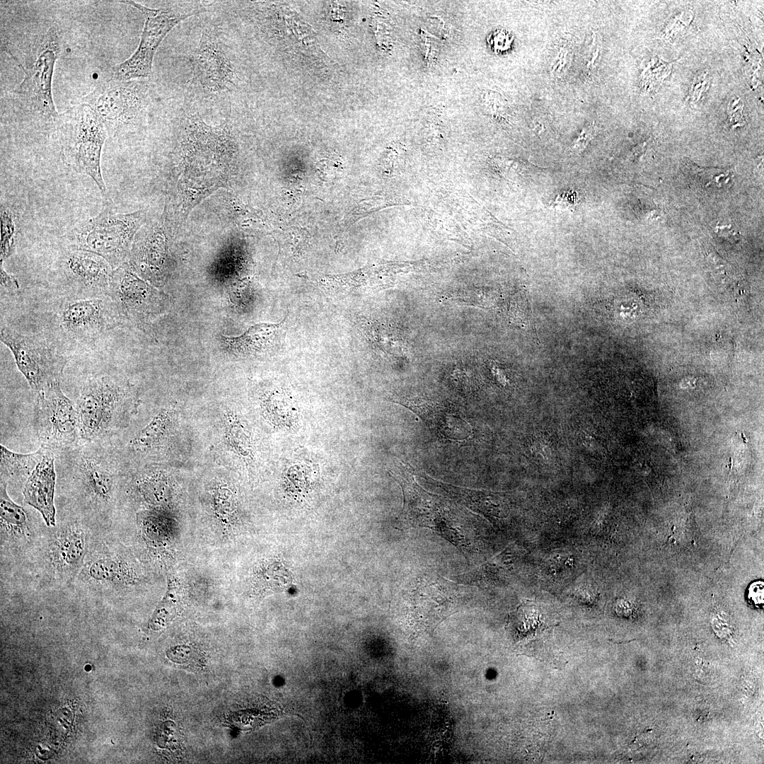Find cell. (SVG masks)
Wrapping results in <instances>:
<instances>
[{
    "label": "cell",
    "instance_id": "4316f807",
    "mask_svg": "<svg viewBox=\"0 0 764 764\" xmlns=\"http://www.w3.org/2000/svg\"><path fill=\"white\" fill-rule=\"evenodd\" d=\"M16 229L14 215L7 207L1 208V259L11 256L16 248Z\"/></svg>",
    "mask_w": 764,
    "mask_h": 764
},
{
    "label": "cell",
    "instance_id": "2e32d148",
    "mask_svg": "<svg viewBox=\"0 0 764 764\" xmlns=\"http://www.w3.org/2000/svg\"><path fill=\"white\" fill-rule=\"evenodd\" d=\"M391 400L414 412L439 437L458 441L471 435L470 425L459 414L431 400L418 397H394Z\"/></svg>",
    "mask_w": 764,
    "mask_h": 764
},
{
    "label": "cell",
    "instance_id": "f1b7e54d",
    "mask_svg": "<svg viewBox=\"0 0 764 764\" xmlns=\"http://www.w3.org/2000/svg\"><path fill=\"white\" fill-rule=\"evenodd\" d=\"M573 55V49L567 42L560 43L556 48L550 63V75L555 79L562 78L569 69Z\"/></svg>",
    "mask_w": 764,
    "mask_h": 764
},
{
    "label": "cell",
    "instance_id": "5bb4252c",
    "mask_svg": "<svg viewBox=\"0 0 764 764\" xmlns=\"http://www.w3.org/2000/svg\"><path fill=\"white\" fill-rule=\"evenodd\" d=\"M108 295L121 316L127 315L139 320L152 313L158 302L156 290L139 279L127 265L113 270Z\"/></svg>",
    "mask_w": 764,
    "mask_h": 764
},
{
    "label": "cell",
    "instance_id": "30bf717a",
    "mask_svg": "<svg viewBox=\"0 0 764 764\" xmlns=\"http://www.w3.org/2000/svg\"><path fill=\"white\" fill-rule=\"evenodd\" d=\"M144 87L131 81L112 79L98 85L86 99L104 125L108 134L133 121L143 108Z\"/></svg>",
    "mask_w": 764,
    "mask_h": 764
},
{
    "label": "cell",
    "instance_id": "8992f818",
    "mask_svg": "<svg viewBox=\"0 0 764 764\" xmlns=\"http://www.w3.org/2000/svg\"><path fill=\"white\" fill-rule=\"evenodd\" d=\"M1 341L12 352L19 371L30 388L38 393L60 382L66 359L45 340L37 335H23L4 327Z\"/></svg>",
    "mask_w": 764,
    "mask_h": 764
},
{
    "label": "cell",
    "instance_id": "1f68e13d",
    "mask_svg": "<svg viewBox=\"0 0 764 764\" xmlns=\"http://www.w3.org/2000/svg\"><path fill=\"white\" fill-rule=\"evenodd\" d=\"M485 107L490 115L495 117H504L507 105L504 98L498 93L487 91L484 94Z\"/></svg>",
    "mask_w": 764,
    "mask_h": 764
},
{
    "label": "cell",
    "instance_id": "8fae6325",
    "mask_svg": "<svg viewBox=\"0 0 764 764\" xmlns=\"http://www.w3.org/2000/svg\"><path fill=\"white\" fill-rule=\"evenodd\" d=\"M76 579L95 591H121L138 581L124 556L105 543L88 554Z\"/></svg>",
    "mask_w": 764,
    "mask_h": 764
},
{
    "label": "cell",
    "instance_id": "7c38bea8",
    "mask_svg": "<svg viewBox=\"0 0 764 764\" xmlns=\"http://www.w3.org/2000/svg\"><path fill=\"white\" fill-rule=\"evenodd\" d=\"M62 268L71 287L76 293L74 297L108 295L114 270L100 255L72 250L65 255Z\"/></svg>",
    "mask_w": 764,
    "mask_h": 764
},
{
    "label": "cell",
    "instance_id": "52a82bcc",
    "mask_svg": "<svg viewBox=\"0 0 764 764\" xmlns=\"http://www.w3.org/2000/svg\"><path fill=\"white\" fill-rule=\"evenodd\" d=\"M35 420L41 447L53 452L71 447L81 436L76 408L60 382L37 393Z\"/></svg>",
    "mask_w": 764,
    "mask_h": 764
},
{
    "label": "cell",
    "instance_id": "836d02e7",
    "mask_svg": "<svg viewBox=\"0 0 764 764\" xmlns=\"http://www.w3.org/2000/svg\"><path fill=\"white\" fill-rule=\"evenodd\" d=\"M709 79L707 78V72H702L695 76L693 81L691 89L689 95L687 97V100L692 102H697L699 100L703 93L709 87Z\"/></svg>",
    "mask_w": 764,
    "mask_h": 764
},
{
    "label": "cell",
    "instance_id": "ac0fdd59",
    "mask_svg": "<svg viewBox=\"0 0 764 764\" xmlns=\"http://www.w3.org/2000/svg\"><path fill=\"white\" fill-rule=\"evenodd\" d=\"M402 270L397 264H384L321 278L318 284L328 294L347 295L393 285Z\"/></svg>",
    "mask_w": 764,
    "mask_h": 764
},
{
    "label": "cell",
    "instance_id": "603a6c76",
    "mask_svg": "<svg viewBox=\"0 0 764 764\" xmlns=\"http://www.w3.org/2000/svg\"><path fill=\"white\" fill-rule=\"evenodd\" d=\"M366 332L369 340L381 351L394 356L403 355L407 351L403 336L390 326L374 323Z\"/></svg>",
    "mask_w": 764,
    "mask_h": 764
},
{
    "label": "cell",
    "instance_id": "5b68a950",
    "mask_svg": "<svg viewBox=\"0 0 764 764\" xmlns=\"http://www.w3.org/2000/svg\"><path fill=\"white\" fill-rule=\"evenodd\" d=\"M120 2L137 8L145 18L137 49L112 68V79L123 81L149 76L156 51L169 31L183 20L204 11L199 5L154 9L132 1Z\"/></svg>",
    "mask_w": 764,
    "mask_h": 764
},
{
    "label": "cell",
    "instance_id": "d4e9b609",
    "mask_svg": "<svg viewBox=\"0 0 764 764\" xmlns=\"http://www.w3.org/2000/svg\"><path fill=\"white\" fill-rule=\"evenodd\" d=\"M497 292L482 289H468L452 292L446 296V300L482 308L494 307L498 300Z\"/></svg>",
    "mask_w": 764,
    "mask_h": 764
},
{
    "label": "cell",
    "instance_id": "e575fe53",
    "mask_svg": "<svg viewBox=\"0 0 764 764\" xmlns=\"http://www.w3.org/2000/svg\"><path fill=\"white\" fill-rule=\"evenodd\" d=\"M577 203L576 195L573 192H566L556 197L553 202V207L560 209H572Z\"/></svg>",
    "mask_w": 764,
    "mask_h": 764
},
{
    "label": "cell",
    "instance_id": "d6a6232c",
    "mask_svg": "<svg viewBox=\"0 0 764 764\" xmlns=\"http://www.w3.org/2000/svg\"><path fill=\"white\" fill-rule=\"evenodd\" d=\"M743 110V104L740 98L735 97L731 100L728 107V115L729 123L733 129L744 125L746 121Z\"/></svg>",
    "mask_w": 764,
    "mask_h": 764
},
{
    "label": "cell",
    "instance_id": "4dcf8cb0",
    "mask_svg": "<svg viewBox=\"0 0 764 764\" xmlns=\"http://www.w3.org/2000/svg\"><path fill=\"white\" fill-rule=\"evenodd\" d=\"M598 130L599 128L594 122L587 124L574 138L571 144V150L577 154H581L596 136Z\"/></svg>",
    "mask_w": 764,
    "mask_h": 764
},
{
    "label": "cell",
    "instance_id": "f546056e",
    "mask_svg": "<svg viewBox=\"0 0 764 764\" xmlns=\"http://www.w3.org/2000/svg\"><path fill=\"white\" fill-rule=\"evenodd\" d=\"M174 589L168 586L166 594L158 606L151 621L152 627L159 629L164 625L175 611V596H173Z\"/></svg>",
    "mask_w": 764,
    "mask_h": 764
},
{
    "label": "cell",
    "instance_id": "4fadbf2b",
    "mask_svg": "<svg viewBox=\"0 0 764 764\" xmlns=\"http://www.w3.org/2000/svg\"><path fill=\"white\" fill-rule=\"evenodd\" d=\"M398 464L390 473L403 492V516L413 524L434 528L437 531H441L445 526L447 527L443 500L423 490L415 481L407 466L400 462Z\"/></svg>",
    "mask_w": 764,
    "mask_h": 764
},
{
    "label": "cell",
    "instance_id": "74e56055",
    "mask_svg": "<svg viewBox=\"0 0 764 764\" xmlns=\"http://www.w3.org/2000/svg\"><path fill=\"white\" fill-rule=\"evenodd\" d=\"M91 665H88V664H87V665H86V666H85V670H86V671H91Z\"/></svg>",
    "mask_w": 764,
    "mask_h": 764
},
{
    "label": "cell",
    "instance_id": "e0dca14e",
    "mask_svg": "<svg viewBox=\"0 0 764 764\" xmlns=\"http://www.w3.org/2000/svg\"><path fill=\"white\" fill-rule=\"evenodd\" d=\"M56 473L54 452L46 451L25 480L23 490L24 502L41 514L47 526H56L54 490Z\"/></svg>",
    "mask_w": 764,
    "mask_h": 764
},
{
    "label": "cell",
    "instance_id": "ffe728a7",
    "mask_svg": "<svg viewBox=\"0 0 764 764\" xmlns=\"http://www.w3.org/2000/svg\"><path fill=\"white\" fill-rule=\"evenodd\" d=\"M8 482L0 484L1 545L21 548L31 543L35 533L25 509L15 503L7 492Z\"/></svg>",
    "mask_w": 764,
    "mask_h": 764
},
{
    "label": "cell",
    "instance_id": "7a4b0ae2",
    "mask_svg": "<svg viewBox=\"0 0 764 764\" xmlns=\"http://www.w3.org/2000/svg\"><path fill=\"white\" fill-rule=\"evenodd\" d=\"M64 161L76 172L89 176L109 197L100 166V157L108 132L96 112L84 103L59 116Z\"/></svg>",
    "mask_w": 764,
    "mask_h": 764
},
{
    "label": "cell",
    "instance_id": "9a60e30c",
    "mask_svg": "<svg viewBox=\"0 0 764 764\" xmlns=\"http://www.w3.org/2000/svg\"><path fill=\"white\" fill-rule=\"evenodd\" d=\"M193 66L195 79L207 90L218 91L232 81L231 63L216 33L209 29L203 31Z\"/></svg>",
    "mask_w": 764,
    "mask_h": 764
},
{
    "label": "cell",
    "instance_id": "d590c367",
    "mask_svg": "<svg viewBox=\"0 0 764 764\" xmlns=\"http://www.w3.org/2000/svg\"><path fill=\"white\" fill-rule=\"evenodd\" d=\"M1 286L9 291H15L20 288V284L15 276L6 271L3 266V260L1 259L0 266Z\"/></svg>",
    "mask_w": 764,
    "mask_h": 764
},
{
    "label": "cell",
    "instance_id": "3957f363",
    "mask_svg": "<svg viewBox=\"0 0 764 764\" xmlns=\"http://www.w3.org/2000/svg\"><path fill=\"white\" fill-rule=\"evenodd\" d=\"M146 213L118 214L109 197L103 199L100 213L72 229L69 240L73 250L91 252L105 258L113 270L120 267L134 235Z\"/></svg>",
    "mask_w": 764,
    "mask_h": 764
},
{
    "label": "cell",
    "instance_id": "484cf974",
    "mask_svg": "<svg viewBox=\"0 0 764 764\" xmlns=\"http://www.w3.org/2000/svg\"><path fill=\"white\" fill-rule=\"evenodd\" d=\"M258 575V583L265 589L280 591L291 584V577L283 565L278 562L268 565Z\"/></svg>",
    "mask_w": 764,
    "mask_h": 764
},
{
    "label": "cell",
    "instance_id": "6da1fadb",
    "mask_svg": "<svg viewBox=\"0 0 764 764\" xmlns=\"http://www.w3.org/2000/svg\"><path fill=\"white\" fill-rule=\"evenodd\" d=\"M135 405L127 382L111 376L86 381L76 406L81 438L94 441L111 436L125 424Z\"/></svg>",
    "mask_w": 764,
    "mask_h": 764
},
{
    "label": "cell",
    "instance_id": "d6986e66",
    "mask_svg": "<svg viewBox=\"0 0 764 764\" xmlns=\"http://www.w3.org/2000/svg\"><path fill=\"white\" fill-rule=\"evenodd\" d=\"M78 464V475L86 499L98 511L110 509L115 490V475L110 465L102 457L93 454L80 456Z\"/></svg>",
    "mask_w": 764,
    "mask_h": 764
},
{
    "label": "cell",
    "instance_id": "7402d4cb",
    "mask_svg": "<svg viewBox=\"0 0 764 764\" xmlns=\"http://www.w3.org/2000/svg\"><path fill=\"white\" fill-rule=\"evenodd\" d=\"M46 448L40 447L31 453H19L1 445V480H26L43 457Z\"/></svg>",
    "mask_w": 764,
    "mask_h": 764
},
{
    "label": "cell",
    "instance_id": "ba28073f",
    "mask_svg": "<svg viewBox=\"0 0 764 764\" xmlns=\"http://www.w3.org/2000/svg\"><path fill=\"white\" fill-rule=\"evenodd\" d=\"M122 316L109 295L74 297L59 306L55 320L62 332L76 341H90L120 325Z\"/></svg>",
    "mask_w": 764,
    "mask_h": 764
},
{
    "label": "cell",
    "instance_id": "277c9868",
    "mask_svg": "<svg viewBox=\"0 0 764 764\" xmlns=\"http://www.w3.org/2000/svg\"><path fill=\"white\" fill-rule=\"evenodd\" d=\"M60 52V39L55 28L51 27L37 37L31 45L26 65H21L25 77L15 91L21 107L44 122L59 120L52 98V81Z\"/></svg>",
    "mask_w": 764,
    "mask_h": 764
},
{
    "label": "cell",
    "instance_id": "cb8c5ba5",
    "mask_svg": "<svg viewBox=\"0 0 764 764\" xmlns=\"http://www.w3.org/2000/svg\"><path fill=\"white\" fill-rule=\"evenodd\" d=\"M685 172L688 173L693 182L704 189H721L727 187L731 173L728 169L718 168H701L690 161L685 163Z\"/></svg>",
    "mask_w": 764,
    "mask_h": 764
},
{
    "label": "cell",
    "instance_id": "8d00e7d4",
    "mask_svg": "<svg viewBox=\"0 0 764 764\" xmlns=\"http://www.w3.org/2000/svg\"><path fill=\"white\" fill-rule=\"evenodd\" d=\"M748 598L756 606L763 604V582L756 581L751 584L748 591Z\"/></svg>",
    "mask_w": 764,
    "mask_h": 764
},
{
    "label": "cell",
    "instance_id": "44dd1931",
    "mask_svg": "<svg viewBox=\"0 0 764 764\" xmlns=\"http://www.w3.org/2000/svg\"><path fill=\"white\" fill-rule=\"evenodd\" d=\"M286 317L277 323H258L238 336L221 335L228 348L241 356H254L273 350L282 340Z\"/></svg>",
    "mask_w": 764,
    "mask_h": 764
},
{
    "label": "cell",
    "instance_id": "83f0119b",
    "mask_svg": "<svg viewBox=\"0 0 764 764\" xmlns=\"http://www.w3.org/2000/svg\"><path fill=\"white\" fill-rule=\"evenodd\" d=\"M603 51V41L599 33L591 31L587 36L582 54V63L585 73L593 74L597 69Z\"/></svg>",
    "mask_w": 764,
    "mask_h": 764
},
{
    "label": "cell",
    "instance_id": "9c48e42d",
    "mask_svg": "<svg viewBox=\"0 0 764 764\" xmlns=\"http://www.w3.org/2000/svg\"><path fill=\"white\" fill-rule=\"evenodd\" d=\"M90 548V533L83 524L68 522L49 533L44 543L42 560L53 579L65 584L79 574Z\"/></svg>",
    "mask_w": 764,
    "mask_h": 764
}]
</instances>
